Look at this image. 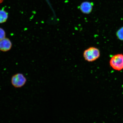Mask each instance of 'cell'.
<instances>
[{"instance_id":"1","label":"cell","mask_w":123,"mask_h":123,"mask_svg":"<svg viewBox=\"0 0 123 123\" xmlns=\"http://www.w3.org/2000/svg\"><path fill=\"white\" fill-rule=\"evenodd\" d=\"M100 52L96 47H91L84 51L83 56L85 60L88 62H92L96 60L100 57Z\"/></svg>"},{"instance_id":"2","label":"cell","mask_w":123,"mask_h":123,"mask_svg":"<svg viewBox=\"0 0 123 123\" xmlns=\"http://www.w3.org/2000/svg\"><path fill=\"white\" fill-rule=\"evenodd\" d=\"M110 64L112 68L120 71L123 69V54H117L114 55L111 59Z\"/></svg>"},{"instance_id":"3","label":"cell","mask_w":123,"mask_h":123,"mask_svg":"<svg viewBox=\"0 0 123 123\" xmlns=\"http://www.w3.org/2000/svg\"><path fill=\"white\" fill-rule=\"evenodd\" d=\"M27 81L26 78L22 74L18 73L12 76L11 83L15 88H20L23 86Z\"/></svg>"},{"instance_id":"4","label":"cell","mask_w":123,"mask_h":123,"mask_svg":"<svg viewBox=\"0 0 123 123\" xmlns=\"http://www.w3.org/2000/svg\"><path fill=\"white\" fill-rule=\"evenodd\" d=\"M12 46L11 41L9 38H5L0 41V50L7 52L10 50Z\"/></svg>"},{"instance_id":"5","label":"cell","mask_w":123,"mask_h":123,"mask_svg":"<svg viewBox=\"0 0 123 123\" xmlns=\"http://www.w3.org/2000/svg\"><path fill=\"white\" fill-rule=\"evenodd\" d=\"M80 9L83 13L88 14L91 12L92 10V5L90 2H84L81 3Z\"/></svg>"},{"instance_id":"6","label":"cell","mask_w":123,"mask_h":123,"mask_svg":"<svg viewBox=\"0 0 123 123\" xmlns=\"http://www.w3.org/2000/svg\"><path fill=\"white\" fill-rule=\"evenodd\" d=\"M8 18V14L3 10H0V24L5 22Z\"/></svg>"},{"instance_id":"7","label":"cell","mask_w":123,"mask_h":123,"mask_svg":"<svg viewBox=\"0 0 123 123\" xmlns=\"http://www.w3.org/2000/svg\"><path fill=\"white\" fill-rule=\"evenodd\" d=\"M116 35L118 39L123 41V27L121 28L117 31Z\"/></svg>"},{"instance_id":"8","label":"cell","mask_w":123,"mask_h":123,"mask_svg":"<svg viewBox=\"0 0 123 123\" xmlns=\"http://www.w3.org/2000/svg\"><path fill=\"white\" fill-rule=\"evenodd\" d=\"M5 31L2 28L0 27V41L6 37Z\"/></svg>"},{"instance_id":"9","label":"cell","mask_w":123,"mask_h":123,"mask_svg":"<svg viewBox=\"0 0 123 123\" xmlns=\"http://www.w3.org/2000/svg\"><path fill=\"white\" fill-rule=\"evenodd\" d=\"M3 0H0V3H2V2Z\"/></svg>"}]
</instances>
